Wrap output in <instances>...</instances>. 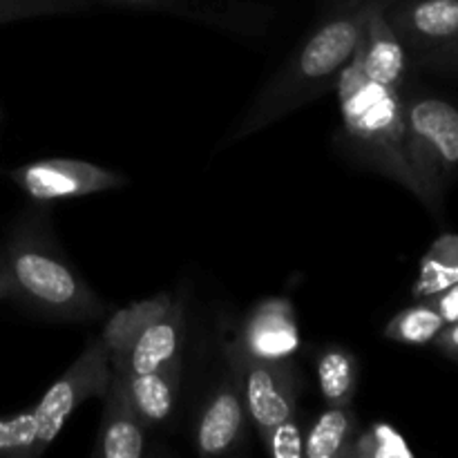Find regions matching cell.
I'll use <instances>...</instances> for the list:
<instances>
[{
    "label": "cell",
    "mask_w": 458,
    "mask_h": 458,
    "mask_svg": "<svg viewBox=\"0 0 458 458\" xmlns=\"http://www.w3.org/2000/svg\"><path fill=\"white\" fill-rule=\"evenodd\" d=\"M12 182L36 201L74 199L94 192L114 191L128 183L123 174L79 159H40L13 168Z\"/></svg>",
    "instance_id": "obj_7"
},
{
    "label": "cell",
    "mask_w": 458,
    "mask_h": 458,
    "mask_svg": "<svg viewBox=\"0 0 458 458\" xmlns=\"http://www.w3.org/2000/svg\"><path fill=\"white\" fill-rule=\"evenodd\" d=\"M173 300L174 298L170 293L152 295V298L132 302L130 307L121 309L114 316L107 318L101 338L103 343L107 344L110 360H119V358L128 352V347L132 344V340L137 338L139 331H141L148 322L155 320L157 316H161V313L173 304Z\"/></svg>",
    "instance_id": "obj_17"
},
{
    "label": "cell",
    "mask_w": 458,
    "mask_h": 458,
    "mask_svg": "<svg viewBox=\"0 0 458 458\" xmlns=\"http://www.w3.org/2000/svg\"><path fill=\"white\" fill-rule=\"evenodd\" d=\"M320 394L329 407L352 405L358 389V360L343 344H329L316 356Z\"/></svg>",
    "instance_id": "obj_16"
},
{
    "label": "cell",
    "mask_w": 458,
    "mask_h": 458,
    "mask_svg": "<svg viewBox=\"0 0 458 458\" xmlns=\"http://www.w3.org/2000/svg\"><path fill=\"white\" fill-rule=\"evenodd\" d=\"M112 376L119 383L128 405L146 428H161L168 423L182 389V356L165 362L159 369L141 371V374H121L112 369Z\"/></svg>",
    "instance_id": "obj_12"
},
{
    "label": "cell",
    "mask_w": 458,
    "mask_h": 458,
    "mask_svg": "<svg viewBox=\"0 0 458 458\" xmlns=\"http://www.w3.org/2000/svg\"><path fill=\"white\" fill-rule=\"evenodd\" d=\"M246 414L244 396L235 371L208 394L201 410L197 411L192 443L201 456H224L240 450L246 441Z\"/></svg>",
    "instance_id": "obj_8"
},
{
    "label": "cell",
    "mask_w": 458,
    "mask_h": 458,
    "mask_svg": "<svg viewBox=\"0 0 458 458\" xmlns=\"http://www.w3.org/2000/svg\"><path fill=\"white\" fill-rule=\"evenodd\" d=\"M428 300L437 307V311L441 313L445 325H450V322H458V282L456 284H452L450 289L441 291V293H437L434 298H428Z\"/></svg>",
    "instance_id": "obj_26"
},
{
    "label": "cell",
    "mask_w": 458,
    "mask_h": 458,
    "mask_svg": "<svg viewBox=\"0 0 458 458\" xmlns=\"http://www.w3.org/2000/svg\"><path fill=\"white\" fill-rule=\"evenodd\" d=\"M369 9L371 4L358 0H335L280 70L259 88L249 110L226 137V143L250 137L313 98L331 92L340 72L356 52Z\"/></svg>",
    "instance_id": "obj_1"
},
{
    "label": "cell",
    "mask_w": 458,
    "mask_h": 458,
    "mask_svg": "<svg viewBox=\"0 0 458 458\" xmlns=\"http://www.w3.org/2000/svg\"><path fill=\"white\" fill-rule=\"evenodd\" d=\"M411 65L425 67V70L438 72V74H458V38L423 54L411 61Z\"/></svg>",
    "instance_id": "obj_25"
},
{
    "label": "cell",
    "mask_w": 458,
    "mask_h": 458,
    "mask_svg": "<svg viewBox=\"0 0 458 458\" xmlns=\"http://www.w3.org/2000/svg\"><path fill=\"white\" fill-rule=\"evenodd\" d=\"M94 4H107V7L121 9H137V12H165V13H182V16L206 18L215 21L213 9L201 7L197 0H85Z\"/></svg>",
    "instance_id": "obj_23"
},
{
    "label": "cell",
    "mask_w": 458,
    "mask_h": 458,
    "mask_svg": "<svg viewBox=\"0 0 458 458\" xmlns=\"http://www.w3.org/2000/svg\"><path fill=\"white\" fill-rule=\"evenodd\" d=\"M405 161L425 208L441 215L447 188L458 179V107L443 97L403 92Z\"/></svg>",
    "instance_id": "obj_4"
},
{
    "label": "cell",
    "mask_w": 458,
    "mask_h": 458,
    "mask_svg": "<svg viewBox=\"0 0 458 458\" xmlns=\"http://www.w3.org/2000/svg\"><path fill=\"white\" fill-rule=\"evenodd\" d=\"M353 458H411L414 452L405 437L389 423H374L362 434H356L352 447Z\"/></svg>",
    "instance_id": "obj_21"
},
{
    "label": "cell",
    "mask_w": 458,
    "mask_h": 458,
    "mask_svg": "<svg viewBox=\"0 0 458 458\" xmlns=\"http://www.w3.org/2000/svg\"><path fill=\"white\" fill-rule=\"evenodd\" d=\"M112 383V360L107 344L103 338L89 340L88 347L79 353L65 374L49 385L34 407L36 423H38V447L40 454L56 441L67 419L74 414L79 405L88 398H103Z\"/></svg>",
    "instance_id": "obj_5"
},
{
    "label": "cell",
    "mask_w": 458,
    "mask_h": 458,
    "mask_svg": "<svg viewBox=\"0 0 458 458\" xmlns=\"http://www.w3.org/2000/svg\"><path fill=\"white\" fill-rule=\"evenodd\" d=\"M38 423L34 410L0 416V458H38Z\"/></svg>",
    "instance_id": "obj_20"
},
{
    "label": "cell",
    "mask_w": 458,
    "mask_h": 458,
    "mask_svg": "<svg viewBox=\"0 0 458 458\" xmlns=\"http://www.w3.org/2000/svg\"><path fill=\"white\" fill-rule=\"evenodd\" d=\"M300 344L302 340L293 304L284 298H268L246 316L233 347L259 360H291Z\"/></svg>",
    "instance_id": "obj_10"
},
{
    "label": "cell",
    "mask_w": 458,
    "mask_h": 458,
    "mask_svg": "<svg viewBox=\"0 0 458 458\" xmlns=\"http://www.w3.org/2000/svg\"><path fill=\"white\" fill-rule=\"evenodd\" d=\"M387 18L410 61L458 38V0H396Z\"/></svg>",
    "instance_id": "obj_9"
},
{
    "label": "cell",
    "mask_w": 458,
    "mask_h": 458,
    "mask_svg": "<svg viewBox=\"0 0 458 458\" xmlns=\"http://www.w3.org/2000/svg\"><path fill=\"white\" fill-rule=\"evenodd\" d=\"M358 434V419L352 405L329 407L313 420L304 437L307 458H352L353 438Z\"/></svg>",
    "instance_id": "obj_15"
},
{
    "label": "cell",
    "mask_w": 458,
    "mask_h": 458,
    "mask_svg": "<svg viewBox=\"0 0 458 458\" xmlns=\"http://www.w3.org/2000/svg\"><path fill=\"white\" fill-rule=\"evenodd\" d=\"M343 112L344 139L358 161L401 183L416 195V183L405 161V123H403V92L392 85L371 81L362 72L360 58L353 52L335 83Z\"/></svg>",
    "instance_id": "obj_3"
},
{
    "label": "cell",
    "mask_w": 458,
    "mask_h": 458,
    "mask_svg": "<svg viewBox=\"0 0 458 458\" xmlns=\"http://www.w3.org/2000/svg\"><path fill=\"white\" fill-rule=\"evenodd\" d=\"M358 3H367V4H378V7H385L387 9L389 4L396 3V0H358Z\"/></svg>",
    "instance_id": "obj_29"
},
{
    "label": "cell",
    "mask_w": 458,
    "mask_h": 458,
    "mask_svg": "<svg viewBox=\"0 0 458 458\" xmlns=\"http://www.w3.org/2000/svg\"><path fill=\"white\" fill-rule=\"evenodd\" d=\"M445 327L441 313L429 300H416V304L398 311L385 327V338L403 344H429L434 343Z\"/></svg>",
    "instance_id": "obj_19"
},
{
    "label": "cell",
    "mask_w": 458,
    "mask_h": 458,
    "mask_svg": "<svg viewBox=\"0 0 458 458\" xmlns=\"http://www.w3.org/2000/svg\"><path fill=\"white\" fill-rule=\"evenodd\" d=\"M458 282V235L443 233L420 258L419 277L411 286V298L428 300Z\"/></svg>",
    "instance_id": "obj_18"
},
{
    "label": "cell",
    "mask_w": 458,
    "mask_h": 458,
    "mask_svg": "<svg viewBox=\"0 0 458 458\" xmlns=\"http://www.w3.org/2000/svg\"><path fill=\"white\" fill-rule=\"evenodd\" d=\"M259 438H262V445L267 447V452L271 456H277V458L304 456V437L302 432H300V425L295 419L276 425V428L264 432Z\"/></svg>",
    "instance_id": "obj_24"
},
{
    "label": "cell",
    "mask_w": 458,
    "mask_h": 458,
    "mask_svg": "<svg viewBox=\"0 0 458 458\" xmlns=\"http://www.w3.org/2000/svg\"><path fill=\"white\" fill-rule=\"evenodd\" d=\"M101 425H98L97 445H94V458H141L146 454V425L141 423L132 407L125 401L119 383L112 376L107 394L103 396Z\"/></svg>",
    "instance_id": "obj_14"
},
{
    "label": "cell",
    "mask_w": 458,
    "mask_h": 458,
    "mask_svg": "<svg viewBox=\"0 0 458 458\" xmlns=\"http://www.w3.org/2000/svg\"><path fill=\"white\" fill-rule=\"evenodd\" d=\"M356 54L360 58L362 72L371 81L405 89L407 72H410V54L401 43L387 18V9L371 4L362 34L358 38Z\"/></svg>",
    "instance_id": "obj_13"
},
{
    "label": "cell",
    "mask_w": 458,
    "mask_h": 458,
    "mask_svg": "<svg viewBox=\"0 0 458 458\" xmlns=\"http://www.w3.org/2000/svg\"><path fill=\"white\" fill-rule=\"evenodd\" d=\"M183 335H186V298H174L161 316L139 331L128 352L112 362V369L121 374L159 369L161 365L182 356Z\"/></svg>",
    "instance_id": "obj_11"
},
{
    "label": "cell",
    "mask_w": 458,
    "mask_h": 458,
    "mask_svg": "<svg viewBox=\"0 0 458 458\" xmlns=\"http://www.w3.org/2000/svg\"><path fill=\"white\" fill-rule=\"evenodd\" d=\"M92 9L85 0H0V27L43 16H65Z\"/></svg>",
    "instance_id": "obj_22"
},
{
    "label": "cell",
    "mask_w": 458,
    "mask_h": 458,
    "mask_svg": "<svg viewBox=\"0 0 458 458\" xmlns=\"http://www.w3.org/2000/svg\"><path fill=\"white\" fill-rule=\"evenodd\" d=\"M228 362L240 380L246 414L262 437L276 425L295 419L302 378L291 360H259L228 349Z\"/></svg>",
    "instance_id": "obj_6"
},
{
    "label": "cell",
    "mask_w": 458,
    "mask_h": 458,
    "mask_svg": "<svg viewBox=\"0 0 458 458\" xmlns=\"http://www.w3.org/2000/svg\"><path fill=\"white\" fill-rule=\"evenodd\" d=\"M9 298L56 322H92L107 313L88 282L36 228H18L0 255Z\"/></svg>",
    "instance_id": "obj_2"
},
{
    "label": "cell",
    "mask_w": 458,
    "mask_h": 458,
    "mask_svg": "<svg viewBox=\"0 0 458 458\" xmlns=\"http://www.w3.org/2000/svg\"><path fill=\"white\" fill-rule=\"evenodd\" d=\"M3 298H9V284H7V280H4L3 273H0V300Z\"/></svg>",
    "instance_id": "obj_28"
},
{
    "label": "cell",
    "mask_w": 458,
    "mask_h": 458,
    "mask_svg": "<svg viewBox=\"0 0 458 458\" xmlns=\"http://www.w3.org/2000/svg\"><path fill=\"white\" fill-rule=\"evenodd\" d=\"M434 344L443 356L458 360V322H450V325L443 327L441 334L434 338Z\"/></svg>",
    "instance_id": "obj_27"
}]
</instances>
